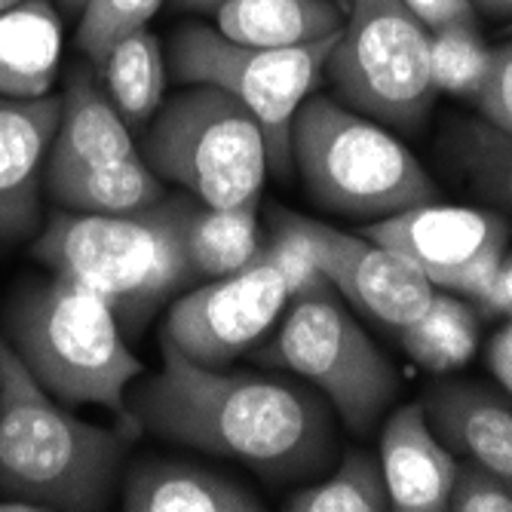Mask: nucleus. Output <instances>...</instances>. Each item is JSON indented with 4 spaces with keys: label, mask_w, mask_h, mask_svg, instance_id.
Segmentation results:
<instances>
[{
    "label": "nucleus",
    "mask_w": 512,
    "mask_h": 512,
    "mask_svg": "<svg viewBox=\"0 0 512 512\" xmlns=\"http://www.w3.org/2000/svg\"><path fill=\"white\" fill-rule=\"evenodd\" d=\"M163 365L126 393L129 424L169 445L237 460L270 485L310 482L335 463V411L307 381L206 368L160 341Z\"/></svg>",
    "instance_id": "obj_1"
},
{
    "label": "nucleus",
    "mask_w": 512,
    "mask_h": 512,
    "mask_svg": "<svg viewBox=\"0 0 512 512\" xmlns=\"http://www.w3.org/2000/svg\"><path fill=\"white\" fill-rule=\"evenodd\" d=\"M117 430L80 421L0 338V497L43 509H108L123 476Z\"/></svg>",
    "instance_id": "obj_2"
},
{
    "label": "nucleus",
    "mask_w": 512,
    "mask_h": 512,
    "mask_svg": "<svg viewBox=\"0 0 512 512\" xmlns=\"http://www.w3.org/2000/svg\"><path fill=\"white\" fill-rule=\"evenodd\" d=\"M31 255L102 295L126 338L142 335L197 276L184 249V197L126 215L62 212L40 230Z\"/></svg>",
    "instance_id": "obj_3"
},
{
    "label": "nucleus",
    "mask_w": 512,
    "mask_h": 512,
    "mask_svg": "<svg viewBox=\"0 0 512 512\" xmlns=\"http://www.w3.org/2000/svg\"><path fill=\"white\" fill-rule=\"evenodd\" d=\"M7 344L34 381L65 405H102L126 417V393L145 375L120 319L102 295L53 273L10 298Z\"/></svg>",
    "instance_id": "obj_4"
},
{
    "label": "nucleus",
    "mask_w": 512,
    "mask_h": 512,
    "mask_svg": "<svg viewBox=\"0 0 512 512\" xmlns=\"http://www.w3.org/2000/svg\"><path fill=\"white\" fill-rule=\"evenodd\" d=\"M292 172L319 209L368 224L439 197L430 172L384 123L319 92L292 120Z\"/></svg>",
    "instance_id": "obj_5"
},
{
    "label": "nucleus",
    "mask_w": 512,
    "mask_h": 512,
    "mask_svg": "<svg viewBox=\"0 0 512 512\" xmlns=\"http://www.w3.org/2000/svg\"><path fill=\"white\" fill-rule=\"evenodd\" d=\"M145 163L206 206H258L270 169L258 120L218 86L184 83L145 126Z\"/></svg>",
    "instance_id": "obj_6"
},
{
    "label": "nucleus",
    "mask_w": 512,
    "mask_h": 512,
    "mask_svg": "<svg viewBox=\"0 0 512 512\" xmlns=\"http://www.w3.org/2000/svg\"><path fill=\"white\" fill-rule=\"evenodd\" d=\"M325 74L338 102L402 132L421 126L439 96L430 77V28L408 0H350Z\"/></svg>",
    "instance_id": "obj_7"
},
{
    "label": "nucleus",
    "mask_w": 512,
    "mask_h": 512,
    "mask_svg": "<svg viewBox=\"0 0 512 512\" xmlns=\"http://www.w3.org/2000/svg\"><path fill=\"white\" fill-rule=\"evenodd\" d=\"M332 43L335 37L295 50H264L188 22L172 34L166 59L181 83L218 86L249 108L264 132L270 172L286 178L292 175V120L316 92Z\"/></svg>",
    "instance_id": "obj_8"
},
{
    "label": "nucleus",
    "mask_w": 512,
    "mask_h": 512,
    "mask_svg": "<svg viewBox=\"0 0 512 512\" xmlns=\"http://www.w3.org/2000/svg\"><path fill=\"white\" fill-rule=\"evenodd\" d=\"M258 359L325 396L350 433H371L399 393V375L335 292L298 298Z\"/></svg>",
    "instance_id": "obj_9"
},
{
    "label": "nucleus",
    "mask_w": 512,
    "mask_h": 512,
    "mask_svg": "<svg viewBox=\"0 0 512 512\" xmlns=\"http://www.w3.org/2000/svg\"><path fill=\"white\" fill-rule=\"evenodd\" d=\"M286 304V279L261 249L246 267L172 298L160 341L197 365L230 368L283 319Z\"/></svg>",
    "instance_id": "obj_10"
},
{
    "label": "nucleus",
    "mask_w": 512,
    "mask_h": 512,
    "mask_svg": "<svg viewBox=\"0 0 512 512\" xmlns=\"http://www.w3.org/2000/svg\"><path fill=\"white\" fill-rule=\"evenodd\" d=\"M362 234L405 255L430 279L433 289L476 301L506 258L509 224L491 209L433 200L371 221Z\"/></svg>",
    "instance_id": "obj_11"
},
{
    "label": "nucleus",
    "mask_w": 512,
    "mask_h": 512,
    "mask_svg": "<svg viewBox=\"0 0 512 512\" xmlns=\"http://www.w3.org/2000/svg\"><path fill=\"white\" fill-rule=\"evenodd\" d=\"M273 218L283 221L307 246L310 258L338 295L365 316L384 322L387 329H405L430 307L436 295L433 283L396 249L295 212H276Z\"/></svg>",
    "instance_id": "obj_12"
},
{
    "label": "nucleus",
    "mask_w": 512,
    "mask_h": 512,
    "mask_svg": "<svg viewBox=\"0 0 512 512\" xmlns=\"http://www.w3.org/2000/svg\"><path fill=\"white\" fill-rule=\"evenodd\" d=\"M62 96H0V243H22L40 230V194L56 138Z\"/></svg>",
    "instance_id": "obj_13"
},
{
    "label": "nucleus",
    "mask_w": 512,
    "mask_h": 512,
    "mask_svg": "<svg viewBox=\"0 0 512 512\" xmlns=\"http://www.w3.org/2000/svg\"><path fill=\"white\" fill-rule=\"evenodd\" d=\"M142 157L132 142V129L117 114L89 59L74 62L65 74L62 114L46 160V175L74 169H105Z\"/></svg>",
    "instance_id": "obj_14"
},
{
    "label": "nucleus",
    "mask_w": 512,
    "mask_h": 512,
    "mask_svg": "<svg viewBox=\"0 0 512 512\" xmlns=\"http://www.w3.org/2000/svg\"><path fill=\"white\" fill-rule=\"evenodd\" d=\"M381 470L399 512H445L460 463L433 430L424 402L396 408L381 433Z\"/></svg>",
    "instance_id": "obj_15"
},
{
    "label": "nucleus",
    "mask_w": 512,
    "mask_h": 512,
    "mask_svg": "<svg viewBox=\"0 0 512 512\" xmlns=\"http://www.w3.org/2000/svg\"><path fill=\"white\" fill-rule=\"evenodd\" d=\"M424 411L451 451L467 454L512 491V402L482 384L451 381L427 390Z\"/></svg>",
    "instance_id": "obj_16"
},
{
    "label": "nucleus",
    "mask_w": 512,
    "mask_h": 512,
    "mask_svg": "<svg viewBox=\"0 0 512 512\" xmlns=\"http://www.w3.org/2000/svg\"><path fill=\"white\" fill-rule=\"evenodd\" d=\"M126 512H261L264 500L240 479L184 460H138L123 473Z\"/></svg>",
    "instance_id": "obj_17"
},
{
    "label": "nucleus",
    "mask_w": 512,
    "mask_h": 512,
    "mask_svg": "<svg viewBox=\"0 0 512 512\" xmlns=\"http://www.w3.org/2000/svg\"><path fill=\"white\" fill-rule=\"evenodd\" d=\"M62 40V10L53 0H16L0 10V96H53Z\"/></svg>",
    "instance_id": "obj_18"
},
{
    "label": "nucleus",
    "mask_w": 512,
    "mask_h": 512,
    "mask_svg": "<svg viewBox=\"0 0 512 512\" xmlns=\"http://www.w3.org/2000/svg\"><path fill=\"white\" fill-rule=\"evenodd\" d=\"M344 10L332 0H227L215 10V28L246 46L295 50L338 37Z\"/></svg>",
    "instance_id": "obj_19"
},
{
    "label": "nucleus",
    "mask_w": 512,
    "mask_h": 512,
    "mask_svg": "<svg viewBox=\"0 0 512 512\" xmlns=\"http://www.w3.org/2000/svg\"><path fill=\"white\" fill-rule=\"evenodd\" d=\"M108 99L129 129H142L166 102L169 59L151 28H138L117 40L96 65Z\"/></svg>",
    "instance_id": "obj_20"
},
{
    "label": "nucleus",
    "mask_w": 512,
    "mask_h": 512,
    "mask_svg": "<svg viewBox=\"0 0 512 512\" xmlns=\"http://www.w3.org/2000/svg\"><path fill=\"white\" fill-rule=\"evenodd\" d=\"M46 191L68 212L86 215L142 212L166 197L163 178L145 163V157L105 169H74L62 175H46Z\"/></svg>",
    "instance_id": "obj_21"
},
{
    "label": "nucleus",
    "mask_w": 512,
    "mask_h": 512,
    "mask_svg": "<svg viewBox=\"0 0 512 512\" xmlns=\"http://www.w3.org/2000/svg\"><path fill=\"white\" fill-rule=\"evenodd\" d=\"M258 206L218 209L184 200V249L197 276H224L246 267L258 252Z\"/></svg>",
    "instance_id": "obj_22"
},
{
    "label": "nucleus",
    "mask_w": 512,
    "mask_h": 512,
    "mask_svg": "<svg viewBox=\"0 0 512 512\" xmlns=\"http://www.w3.org/2000/svg\"><path fill=\"white\" fill-rule=\"evenodd\" d=\"M405 353L433 375L463 368L479 347L476 310L451 292H436L430 307L396 332Z\"/></svg>",
    "instance_id": "obj_23"
},
{
    "label": "nucleus",
    "mask_w": 512,
    "mask_h": 512,
    "mask_svg": "<svg viewBox=\"0 0 512 512\" xmlns=\"http://www.w3.org/2000/svg\"><path fill=\"white\" fill-rule=\"evenodd\" d=\"M289 512H387L393 509L381 460L368 451H347L332 473L310 479L286 500Z\"/></svg>",
    "instance_id": "obj_24"
},
{
    "label": "nucleus",
    "mask_w": 512,
    "mask_h": 512,
    "mask_svg": "<svg viewBox=\"0 0 512 512\" xmlns=\"http://www.w3.org/2000/svg\"><path fill=\"white\" fill-rule=\"evenodd\" d=\"M445 138L451 166L482 197L512 212V138L485 120H460Z\"/></svg>",
    "instance_id": "obj_25"
},
{
    "label": "nucleus",
    "mask_w": 512,
    "mask_h": 512,
    "mask_svg": "<svg viewBox=\"0 0 512 512\" xmlns=\"http://www.w3.org/2000/svg\"><path fill=\"white\" fill-rule=\"evenodd\" d=\"M491 65V46L479 31V19H460L430 28V77L445 96L473 102Z\"/></svg>",
    "instance_id": "obj_26"
},
{
    "label": "nucleus",
    "mask_w": 512,
    "mask_h": 512,
    "mask_svg": "<svg viewBox=\"0 0 512 512\" xmlns=\"http://www.w3.org/2000/svg\"><path fill=\"white\" fill-rule=\"evenodd\" d=\"M163 4L166 0H86L77 16V50L83 59L99 65L117 40L148 28Z\"/></svg>",
    "instance_id": "obj_27"
},
{
    "label": "nucleus",
    "mask_w": 512,
    "mask_h": 512,
    "mask_svg": "<svg viewBox=\"0 0 512 512\" xmlns=\"http://www.w3.org/2000/svg\"><path fill=\"white\" fill-rule=\"evenodd\" d=\"M485 123L512 138V34L506 43L491 46V65L470 102Z\"/></svg>",
    "instance_id": "obj_28"
},
{
    "label": "nucleus",
    "mask_w": 512,
    "mask_h": 512,
    "mask_svg": "<svg viewBox=\"0 0 512 512\" xmlns=\"http://www.w3.org/2000/svg\"><path fill=\"white\" fill-rule=\"evenodd\" d=\"M448 509L454 512H512V491L479 463L457 467Z\"/></svg>",
    "instance_id": "obj_29"
},
{
    "label": "nucleus",
    "mask_w": 512,
    "mask_h": 512,
    "mask_svg": "<svg viewBox=\"0 0 512 512\" xmlns=\"http://www.w3.org/2000/svg\"><path fill=\"white\" fill-rule=\"evenodd\" d=\"M408 7L427 22V28H439L460 19H479L470 0H408Z\"/></svg>",
    "instance_id": "obj_30"
},
{
    "label": "nucleus",
    "mask_w": 512,
    "mask_h": 512,
    "mask_svg": "<svg viewBox=\"0 0 512 512\" xmlns=\"http://www.w3.org/2000/svg\"><path fill=\"white\" fill-rule=\"evenodd\" d=\"M476 304L488 313L506 316L512 325V258H503V264L497 267L491 286L476 298Z\"/></svg>",
    "instance_id": "obj_31"
},
{
    "label": "nucleus",
    "mask_w": 512,
    "mask_h": 512,
    "mask_svg": "<svg viewBox=\"0 0 512 512\" xmlns=\"http://www.w3.org/2000/svg\"><path fill=\"white\" fill-rule=\"evenodd\" d=\"M488 365L497 375V381L506 387V393L512 396V325L491 341V350H488Z\"/></svg>",
    "instance_id": "obj_32"
},
{
    "label": "nucleus",
    "mask_w": 512,
    "mask_h": 512,
    "mask_svg": "<svg viewBox=\"0 0 512 512\" xmlns=\"http://www.w3.org/2000/svg\"><path fill=\"white\" fill-rule=\"evenodd\" d=\"M470 4L473 13L482 19H494V22L512 19V0H470Z\"/></svg>",
    "instance_id": "obj_33"
},
{
    "label": "nucleus",
    "mask_w": 512,
    "mask_h": 512,
    "mask_svg": "<svg viewBox=\"0 0 512 512\" xmlns=\"http://www.w3.org/2000/svg\"><path fill=\"white\" fill-rule=\"evenodd\" d=\"M221 4H227V0H175V7L188 13H215Z\"/></svg>",
    "instance_id": "obj_34"
},
{
    "label": "nucleus",
    "mask_w": 512,
    "mask_h": 512,
    "mask_svg": "<svg viewBox=\"0 0 512 512\" xmlns=\"http://www.w3.org/2000/svg\"><path fill=\"white\" fill-rule=\"evenodd\" d=\"M56 7H59L65 16H80L83 7H86V0H56Z\"/></svg>",
    "instance_id": "obj_35"
},
{
    "label": "nucleus",
    "mask_w": 512,
    "mask_h": 512,
    "mask_svg": "<svg viewBox=\"0 0 512 512\" xmlns=\"http://www.w3.org/2000/svg\"><path fill=\"white\" fill-rule=\"evenodd\" d=\"M332 4H338L341 10H347V4H350V0H332Z\"/></svg>",
    "instance_id": "obj_36"
},
{
    "label": "nucleus",
    "mask_w": 512,
    "mask_h": 512,
    "mask_svg": "<svg viewBox=\"0 0 512 512\" xmlns=\"http://www.w3.org/2000/svg\"><path fill=\"white\" fill-rule=\"evenodd\" d=\"M10 4H16V0H0V10H4V7H10Z\"/></svg>",
    "instance_id": "obj_37"
},
{
    "label": "nucleus",
    "mask_w": 512,
    "mask_h": 512,
    "mask_svg": "<svg viewBox=\"0 0 512 512\" xmlns=\"http://www.w3.org/2000/svg\"><path fill=\"white\" fill-rule=\"evenodd\" d=\"M509 34H512V28H509Z\"/></svg>",
    "instance_id": "obj_38"
}]
</instances>
